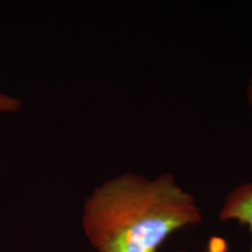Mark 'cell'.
Returning <instances> with one entry per match:
<instances>
[{
	"label": "cell",
	"instance_id": "1",
	"mask_svg": "<svg viewBox=\"0 0 252 252\" xmlns=\"http://www.w3.org/2000/svg\"><path fill=\"white\" fill-rule=\"evenodd\" d=\"M202 220L194 196L171 174L125 173L85 199L81 224L97 252H158L174 233Z\"/></svg>",
	"mask_w": 252,
	"mask_h": 252
},
{
	"label": "cell",
	"instance_id": "2",
	"mask_svg": "<svg viewBox=\"0 0 252 252\" xmlns=\"http://www.w3.org/2000/svg\"><path fill=\"white\" fill-rule=\"evenodd\" d=\"M221 221H236L247 225L252 234V182L236 186L226 196L219 213Z\"/></svg>",
	"mask_w": 252,
	"mask_h": 252
},
{
	"label": "cell",
	"instance_id": "3",
	"mask_svg": "<svg viewBox=\"0 0 252 252\" xmlns=\"http://www.w3.org/2000/svg\"><path fill=\"white\" fill-rule=\"evenodd\" d=\"M22 105L23 102L18 97L0 93V115L15 113L21 109Z\"/></svg>",
	"mask_w": 252,
	"mask_h": 252
},
{
	"label": "cell",
	"instance_id": "4",
	"mask_svg": "<svg viewBox=\"0 0 252 252\" xmlns=\"http://www.w3.org/2000/svg\"><path fill=\"white\" fill-rule=\"evenodd\" d=\"M228 246L223 238L214 236L208 241L207 248L201 252H227Z\"/></svg>",
	"mask_w": 252,
	"mask_h": 252
},
{
	"label": "cell",
	"instance_id": "5",
	"mask_svg": "<svg viewBox=\"0 0 252 252\" xmlns=\"http://www.w3.org/2000/svg\"><path fill=\"white\" fill-rule=\"evenodd\" d=\"M246 95H247L248 103H249V105H250V107H251L252 110V76L250 77L249 81H248L247 91H246Z\"/></svg>",
	"mask_w": 252,
	"mask_h": 252
},
{
	"label": "cell",
	"instance_id": "6",
	"mask_svg": "<svg viewBox=\"0 0 252 252\" xmlns=\"http://www.w3.org/2000/svg\"></svg>",
	"mask_w": 252,
	"mask_h": 252
}]
</instances>
